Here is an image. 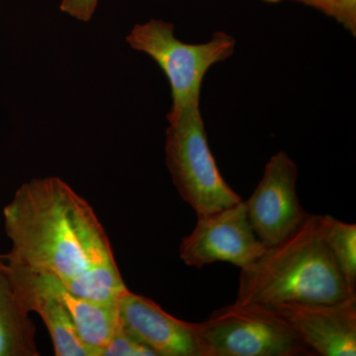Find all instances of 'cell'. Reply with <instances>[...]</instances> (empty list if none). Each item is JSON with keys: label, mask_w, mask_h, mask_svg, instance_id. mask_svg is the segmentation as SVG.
Returning a JSON list of instances; mask_svg holds the SVG:
<instances>
[{"label": "cell", "mask_w": 356, "mask_h": 356, "mask_svg": "<svg viewBox=\"0 0 356 356\" xmlns=\"http://www.w3.org/2000/svg\"><path fill=\"white\" fill-rule=\"evenodd\" d=\"M297 178L296 163L280 152L269 159L261 181L245 201L250 225L266 248L291 235L308 217L297 194Z\"/></svg>", "instance_id": "52a82bcc"}, {"label": "cell", "mask_w": 356, "mask_h": 356, "mask_svg": "<svg viewBox=\"0 0 356 356\" xmlns=\"http://www.w3.org/2000/svg\"><path fill=\"white\" fill-rule=\"evenodd\" d=\"M36 327L21 306L0 259V356H38Z\"/></svg>", "instance_id": "8fae6325"}, {"label": "cell", "mask_w": 356, "mask_h": 356, "mask_svg": "<svg viewBox=\"0 0 356 356\" xmlns=\"http://www.w3.org/2000/svg\"><path fill=\"white\" fill-rule=\"evenodd\" d=\"M102 356H156V353L131 334L119 320Z\"/></svg>", "instance_id": "4fadbf2b"}, {"label": "cell", "mask_w": 356, "mask_h": 356, "mask_svg": "<svg viewBox=\"0 0 356 356\" xmlns=\"http://www.w3.org/2000/svg\"><path fill=\"white\" fill-rule=\"evenodd\" d=\"M3 216L13 243L2 255L6 264L53 274L67 285L116 262L92 207L60 178H35L21 185Z\"/></svg>", "instance_id": "6da1fadb"}, {"label": "cell", "mask_w": 356, "mask_h": 356, "mask_svg": "<svg viewBox=\"0 0 356 356\" xmlns=\"http://www.w3.org/2000/svg\"><path fill=\"white\" fill-rule=\"evenodd\" d=\"M355 295L325 241L323 215L309 214L291 235L241 269L236 302L337 303Z\"/></svg>", "instance_id": "7a4b0ae2"}, {"label": "cell", "mask_w": 356, "mask_h": 356, "mask_svg": "<svg viewBox=\"0 0 356 356\" xmlns=\"http://www.w3.org/2000/svg\"><path fill=\"white\" fill-rule=\"evenodd\" d=\"M166 130V165L173 184L197 216L243 199L222 177L208 144L199 103L185 107Z\"/></svg>", "instance_id": "277c9868"}, {"label": "cell", "mask_w": 356, "mask_h": 356, "mask_svg": "<svg viewBox=\"0 0 356 356\" xmlns=\"http://www.w3.org/2000/svg\"><path fill=\"white\" fill-rule=\"evenodd\" d=\"M331 17L356 35V0H336Z\"/></svg>", "instance_id": "5bb4252c"}, {"label": "cell", "mask_w": 356, "mask_h": 356, "mask_svg": "<svg viewBox=\"0 0 356 356\" xmlns=\"http://www.w3.org/2000/svg\"><path fill=\"white\" fill-rule=\"evenodd\" d=\"M127 42L134 50L153 58L168 77L172 97L168 122L188 105L200 103L206 72L213 65L231 58L236 48V40L226 32H215L206 43H184L175 38L172 23L159 19L136 25Z\"/></svg>", "instance_id": "3957f363"}, {"label": "cell", "mask_w": 356, "mask_h": 356, "mask_svg": "<svg viewBox=\"0 0 356 356\" xmlns=\"http://www.w3.org/2000/svg\"><path fill=\"white\" fill-rule=\"evenodd\" d=\"M325 238L337 267L351 289L356 291V226L323 215Z\"/></svg>", "instance_id": "7c38bea8"}, {"label": "cell", "mask_w": 356, "mask_h": 356, "mask_svg": "<svg viewBox=\"0 0 356 356\" xmlns=\"http://www.w3.org/2000/svg\"><path fill=\"white\" fill-rule=\"evenodd\" d=\"M273 308L314 355H356V295L337 303L288 302Z\"/></svg>", "instance_id": "ba28073f"}, {"label": "cell", "mask_w": 356, "mask_h": 356, "mask_svg": "<svg viewBox=\"0 0 356 356\" xmlns=\"http://www.w3.org/2000/svg\"><path fill=\"white\" fill-rule=\"evenodd\" d=\"M117 308L121 324L156 356H206L195 323L172 317L153 300L128 289Z\"/></svg>", "instance_id": "9c48e42d"}, {"label": "cell", "mask_w": 356, "mask_h": 356, "mask_svg": "<svg viewBox=\"0 0 356 356\" xmlns=\"http://www.w3.org/2000/svg\"><path fill=\"white\" fill-rule=\"evenodd\" d=\"M13 291L28 313L42 318L53 341L57 356H91L79 339L72 317L58 294L56 276L3 261Z\"/></svg>", "instance_id": "30bf717a"}, {"label": "cell", "mask_w": 356, "mask_h": 356, "mask_svg": "<svg viewBox=\"0 0 356 356\" xmlns=\"http://www.w3.org/2000/svg\"><path fill=\"white\" fill-rule=\"evenodd\" d=\"M261 1L267 2V3H278V2L286 1V0H261ZM292 1L301 2V3L313 7L318 11H322L323 13L329 16H332L334 3H336V0H292Z\"/></svg>", "instance_id": "2e32d148"}, {"label": "cell", "mask_w": 356, "mask_h": 356, "mask_svg": "<svg viewBox=\"0 0 356 356\" xmlns=\"http://www.w3.org/2000/svg\"><path fill=\"white\" fill-rule=\"evenodd\" d=\"M206 356H299L313 353L269 307L235 303L195 323Z\"/></svg>", "instance_id": "5b68a950"}, {"label": "cell", "mask_w": 356, "mask_h": 356, "mask_svg": "<svg viewBox=\"0 0 356 356\" xmlns=\"http://www.w3.org/2000/svg\"><path fill=\"white\" fill-rule=\"evenodd\" d=\"M266 247L254 233L245 201L197 216L191 235L180 243L179 257L186 266L201 267L217 261L247 267Z\"/></svg>", "instance_id": "8992f818"}, {"label": "cell", "mask_w": 356, "mask_h": 356, "mask_svg": "<svg viewBox=\"0 0 356 356\" xmlns=\"http://www.w3.org/2000/svg\"><path fill=\"white\" fill-rule=\"evenodd\" d=\"M0 259H1V255H0Z\"/></svg>", "instance_id": "e0dca14e"}, {"label": "cell", "mask_w": 356, "mask_h": 356, "mask_svg": "<svg viewBox=\"0 0 356 356\" xmlns=\"http://www.w3.org/2000/svg\"><path fill=\"white\" fill-rule=\"evenodd\" d=\"M99 0H62L60 10L79 21L88 22L95 13Z\"/></svg>", "instance_id": "9a60e30c"}]
</instances>
